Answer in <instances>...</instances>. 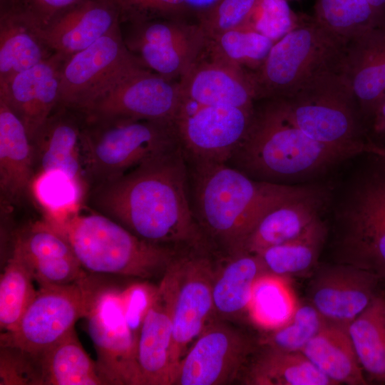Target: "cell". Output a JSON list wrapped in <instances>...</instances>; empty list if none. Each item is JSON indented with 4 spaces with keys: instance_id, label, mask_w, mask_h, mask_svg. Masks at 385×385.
Masks as SVG:
<instances>
[{
    "instance_id": "7a4b0ae2",
    "label": "cell",
    "mask_w": 385,
    "mask_h": 385,
    "mask_svg": "<svg viewBox=\"0 0 385 385\" xmlns=\"http://www.w3.org/2000/svg\"><path fill=\"white\" fill-rule=\"evenodd\" d=\"M187 163L196 220L210 247H217L226 256L240 252L271 210L320 190L257 180L227 163Z\"/></svg>"
},
{
    "instance_id": "52a82bcc",
    "label": "cell",
    "mask_w": 385,
    "mask_h": 385,
    "mask_svg": "<svg viewBox=\"0 0 385 385\" xmlns=\"http://www.w3.org/2000/svg\"><path fill=\"white\" fill-rule=\"evenodd\" d=\"M282 100L295 125L312 139L356 154L364 153L361 112L339 68L317 76Z\"/></svg>"
},
{
    "instance_id": "f546056e",
    "label": "cell",
    "mask_w": 385,
    "mask_h": 385,
    "mask_svg": "<svg viewBox=\"0 0 385 385\" xmlns=\"http://www.w3.org/2000/svg\"><path fill=\"white\" fill-rule=\"evenodd\" d=\"M36 358L41 385L104 384L75 329Z\"/></svg>"
},
{
    "instance_id": "4dcf8cb0",
    "label": "cell",
    "mask_w": 385,
    "mask_h": 385,
    "mask_svg": "<svg viewBox=\"0 0 385 385\" xmlns=\"http://www.w3.org/2000/svg\"><path fill=\"white\" fill-rule=\"evenodd\" d=\"M327 236V227L320 217L294 239L265 249L257 255L266 274L284 278L314 271Z\"/></svg>"
},
{
    "instance_id": "83f0119b",
    "label": "cell",
    "mask_w": 385,
    "mask_h": 385,
    "mask_svg": "<svg viewBox=\"0 0 385 385\" xmlns=\"http://www.w3.org/2000/svg\"><path fill=\"white\" fill-rule=\"evenodd\" d=\"M344 217L346 229L339 244V262L367 270L385 283V221L351 206Z\"/></svg>"
},
{
    "instance_id": "9a60e30c",
    "label": "cell",
    "mask_w": 385,
    "mask_h": 385,
    "mask_svg": "<svg viewBox=\"0 0 385 385\" xmlns=\"http://www.w3.org/2000/svg\"><path fill=\"white\" fill-rule=\"evenodd\" d=\"M309 284V302L329 323L347 328L379 293V278L353 265L318 267Z\"/></svg>"
},
{
    "instance_id": "277c9868",
    "label": "cell",
    "mask_w": 385,
    "mask_h": 385,
    "mask_svg": "<svg viewBox=\"0 0 385 385\" xmlns=\"http://www.w3.org/2000/svg\"><path fill=\"white\" fill-rule=\"evenodd\" d=\"M90 209L81 212L78 207L48 221L65 236L87 272L140 279L164 274L178 249L142 240L113 220Z\"/></svg>"
},
{
    "instance_id": "9c48e42d",
    "label": "cell",
    "mask_w": 385,
    "mask_h": 385,
    "mask_svg": "<svg viewBox=\"0 0 385 385\" xmlns=\"http://www.w3.org/2000/svg\"><path fill=\"white\" fill-rule=\"evenodd\" d=\"M99 288L88 275L68 285L40 287L16 327L1 334V346L42 354L86 318Z\"/></svg>"
},
{
    "instance_id": "44dd1931",
    "label": "cell",
    "mask_w": 385,
    "mask_h": 385,
    "mask_svg": "<svg viewBox=\"0 0 385 385\" xmlns=\"http://www.w3.org/2000/svg\"><path fill=\"white\" fill-rule=\"evenodd\" d=\"M120 24L115 0H80L58 14L43 34L54 53L68 58Z\"/></svg>"
},
{
    "instance_id": "5b68a950",
    "label": "cell",
    "mask_w": 385,
    "mask_h": 385,
    "mask_svg": "<svg viewBox=\"0 0 385 385\" xmlns=\"http://www.w3.org/2000/svg\"><path fill=\"white\" fill-rule=\"evenodd\" d=\"M178 147L173 123L83 116L81 152L88 190Z\"/></svg>"
},
{
    "instance_id": "4fadbf2b",
    "label": "cell",
    "mask_w": 385,
    "mask_h": 385,
    "mask_svg": "<svg viewBox=\"0 0 385 385\" xmlns=\"http://www.w3.org/2000/svg\"><path fill=\"white\" fill-rule=\"evenodd\" d=\"M104 384H135L138 332L127 319L122 292L100 287L86 317Z\"/></svg>"
},
{
    "instance_id": "2e32d148",
    "label": "cell",
    "mask_w": 385,
    "mask_h": 385,
    "mask_svg": "<svg viewBox=\"0 0 385 385\" xmlns=\"http://www.w3.org/2000/svg\"><path fill=\"white\" fill-rule=\"evenodd\" d=\"M83 116L57 106L31 138L34 178L61 171L68 176L86 197L88 187L81 150Z\"/></svg>"
},
{
    "instance_id": "ba28073f",
    "label": "cell",
    "mask_w": 385,
    "mask_h": 385,
    "mask_svg": "<svg viewBox=\"0 0 385 385\" xmlns=\"http://www.w3.org/2000/svg\"><path fill=\"white\" fill-rule=\"evenodd\" d=\"M210 252L192 247L178 250L160 281L170 303L174 376L191 344L214 319L215 267Z\"/></svg>"
},
{
    "instance_id": "cb8c5ba5",
    "label": "cell",
    "mask_w": 385,
    "mask_h": 385,
    "mask_svg": "<svg viewBox=\"0 0 385 385\" xmlns=\"http://www.w3.org/2000/svg\"><path fill=\"white\" fill-rule=\"evenodd\" d=\"M327 200V191L320 189L312 195L274 207L259 221L238 253L257 255L268 247L294 239L321 217Z\"/></svg>"
},
{
    "instance_id": "74e56055",
    "label": "cell",
    "mask_w": 385,
    "mask_h": 385,
    "mask_svg": "<svg viewBox=\"0 0 385 385\" xmlns=\"http://www.w3.org/2000/svg\"><path fill=\"white\" fill-rule=\"evenodd\" d=\"M283 279L264 275L253 291L250 310L258 322L272 329L287 322L297 305Z\"/></svg>"
},
{
    "instance_id": "3957f363",
    "label": "cell",
    "mask_w": 385,
    "mask_h": 385,
    "mask_svg": "<svg viewBox=\"0 0 385 385\" xmlns=\"http://www.w3.org/2000/svg\"><path fill=\"white\" fill-rule=\"evenodd\" d=\"M270 100L254 108L247 133L227 164L255 180L284 184L356 155L312 139L295 125L282 99Z\"/></svg>"
},
{
    "instance_id": "d6986e66",
    "label": "cell",
    "mask_w": 385,
    "mask_h": 385,
    "mask_svg": "<svg viewBox=\"0 0 385 385\" xmlns=\"http://www.w3.org/2000/svg\"><path fill=\"white\" fill-rule=\"evenodd\" d=\"M339 71L363 114L374 115L385 98V24L349 42Z\"/></svg>"
},
{
    "instance_id": "e0dca14e",
    "label": "cell",
    "mask_w": 385,
    "mask_h": 385,
    "mask_svg": "<svg viewBox=\"0 0 385 385\" xmlns=\"http://www.w3.org/2000/svg\"><path fill=\"white\" fill-rule=\"evenodd\" d=\"M66 59L54 53L0 84V100L23 123L30 140L58 105L61 71Z\"/></svg>"
},
{
    "instance_id": "7402d4cb",
    "label": "cell",
    "mask_w": 385,
    "mask_h": 385,
    "mask_svg": "<svg viewBox=\"0 0 385 385\" xmlns=\"http://www.w3.org/2000/svg\"><path fill=\"white\" fill-rule=\"evenodd\" d=\"M180 83L184 99L201 105L254 109L253 101L257 99L251 76L212 55L210 61H196Z\"/></svg>"
},
{
    "instance_id": "6da1fadb",
    "label": "cell",
    "mask_w": 385,
    "mask_h": 385,
    "mask_svg": "<svg viewBox=\"0 0 385 385\" xmlns=\"http://www.w3.org/2000/svg\"><path fill=\"white\" fill-rule=\"evenodd\" d=\"M85 198L90 208L147 242L211 250L195 217L180 146L92 187Z\"/></svg>"
},
{
    "instance_id": "7c38bea8",
    "label": "cell",
    "mask_w": 385,
    "mask_h": 385,
    "mask_svg": "<svg viewBox=\"0 0 385 385\" xmlns=\"http://www.w3.org/2000/svg\"><path fill=\"white\" fill-rule=\"evenodd\" d=\"M256 343L226 320L212 319L181 360L173 385H225L241 380Z\"/></svg>"
},
{
    "instance_id": "5bb4252c",
    "label": "cell",
    "mask_w": 385,
    "mask_h": 385,
    "mask_svg": "<svg viewBox=\"0 0 385 385\" xmlns=\"http://www.w3.org/2000/svg\"><path fill=\"white\" fill-rule=\"evenodd\" d=\"M184 100L180 83L148 69L118 82L82 115L87 119L173 123Z\"/></svg>"
},
{
    "instance_id": "ffe728a7",
    "label": "cell",
    "mask_w": 385,
    "mask_h": 385,
    "mask_svg": "<svg viewBox=\"0 0 385 385\" xmlns=\"http://www.w3.org/2000/svg\"><path fill=\"white\" fill-rule=\"evenodd\" d=\"M172 344L170 303L160 283L139 329L135 354L138 385H173Z\"/></svg>"
},
{
    "instance_id": "b9f144b4",
    "label": "cell",
    "mask_w": 385,
    "mask_h": 385,
    "mask_svg": "<svg viewBox=\"0 0 385 385\" xmlns=\"http://www.w3.org/2000/svg\"><path fill=\"white\" fill-rule=\"evenodd\" d=\"M257 0H215L201 14L200 24L206 38L245 24Z\"/></svg>"
},
{
    "instance_id": "484cf974",
    "label": "cell",
    "mask_w": 385,
    "mask_h": 385,
    "mask_svg": "<svg viewBox=\"0 0 385 385\" xmlns=\"http://www.w3.org/2000/svg\"><path fill=\"white\" fill-rule=\"evenodd\" d=\"M266 272L257 255L241 252L230 256L215 268L212 283L214 316L237 319L250 310L257 282Z\"/></svg>"
},
{
    "instance_id": "d4e9b609",
    "label": "cell",
    "mask_w": 385,
    "mask_h": 385,
    "mask_svg": "<svg viewBox=\"0 0 385 385\" xmlns=\"http://www.w3.org/2000/svg\"><path fill=\"white\" fill-rule=\"evenodd\" d=\"M34 179L30 139L21 120L0 100V188L4 201H18Z\"/></svg>"
},
{
    "instance_id": "8992f818",
    "label": "cell",
    "mask_w": 385,
    "mask_h": 385,
    "mask_svg": "<svg viewBox=\"0 0 385 385\" xmlns=\"http://www.w3.org/2000/svg\"><path fill=\"white\" fill-rule=\"evenodd\" d=\"M345 46L314 16L300 17L251 76L257 98H287L317 76L339 68Z\"/></svg>"
},
{
    "instance_id": "ac0fdd59",
    "label": "cell",
    "mask_w": 385,
    "mask_h": 385,
    "mask_svg": "<svg viewBox=\"0 0 385 385\" xmlns=\"http://www.w3.org/2000/svg\"><path fill=\"white\" fill-rule=\"evenodd\" d=\"M14 246L40 287L68 285L88 275L67 239L47 220L19 232Z\"/></svg>"
},
{
    "instance_id": "4316f807",
    "label": "cell",
    "mask_w": 385,
    "mask_h": 385,
    "mask_svg": "<svg viewBox=\"0 0 385 385\" xmlns=\"http://www.w3.org/2000/svg\"><path fill=\"white\" fill-rule=\"evenodd\" d=\"M301 352L335 385H366L346 327L328 323Z\"/></svg>"
},
{
    "instance_id": "1f68e13d",
    "label": "cell",
    "mask_w": 385,
    "mask_h": 385,
    "mask_svg": "<svg viewBox=\"0 0 385 385\" xmlns=\"http://www.w3.org/2000/svg\"><path fill=\"white\" fill-rule=\"evenodd\" d=\"M346 329L367 381L385 384V294L379 292Z\"/></svg>"
},
{
    "instance_id": "f35d334b",
    "label": "cell",
    "mask_w": 385,
    "mask_h": 385,
    "mask_svg": "<svg viewBox=\"0 0 385 385\" xmlns=\"http://www.w3.org/2000/svg\"><path fill=\"white\" fill-rule=\"evenodd\" d=\"M31 191L46 210L48 220L59 218L79 207L84 198L72 180L61 171H51L34 178Z\"/></svg>"
},
{
    "instance_id": "8fae6325",
    "label": "cell",
    "mask_w": 385,
    "mask_h": 385,
    "mask_svg": "<svg viewBox=\"0 0 385 385\" xmlns=\"http://www.w3.org/2000/svg\"><path fill=\"white\" fill-rule=\"evenodd\" d=\"M253 112L184 99L173 125L186 160L227 163L246 135Z\"/></svg>"
},
{
    "instance_id": "30bf717a",
    "label": "cell",
    "mask_w": 385,
    "mask_h": 385,
    "mask_svg": "<svg viewBox=\"0 0 385 385\" xmlns=\"http://www.w3.org/2000/svg\"><path fill=\"white\" fill-rule=\"evenodd\" d=\"M120 25L67 58L62 68L57 106L82 114L118 82L146 69L125 45Z\"/></svg>"
},
{
    "instance_id": "60d3db41",
    "label": "cell",
    "mask_w": 385,
    "mask_h": 385,
    "mask_svg": "<svg viewBox=\"0 0 385 385\" xmlns=\"http://www.w3.org/2000/svg\"><path fill=\"white\" fill-rule=\"evenodd\" d=\"M299 20L286 0H257L243 25L275 42L295 28Z\"/></svg>"
},
{
    "instance_id": "836d02e7",
    "label": "cell",
    "mask_w": 385,
    "mask_h": 385,
    "mask_svg": "<svg viewBox=\"0 0 385 385\" xmlns=\"http://www.w3.org/2000/svg\"><path fill=\"white\" fill-rule=\"evenodd\" d=\"M34 279L16 247L1 274L0 328L10 332L18 325L26 309L36 295Z\"/></svg>"
},
{
    "instance_id": "d6a6232c",
    "label": "cell",
    "mask_w": 385,
    "mask_h": 385,
    "mask_svg": "<svg viewBox=\"0 0 385 385\" xmlns=\"http://www.w3.org/2000/svg\"><path fill=\"white\" fill-rule=\"evenodd\" d=\"M314 18L346 45L385 24V16L366 0H317Z\"/></svg>"
},
{
    "instance_id": "e575fe53",
    "label": "cell",
    "mask_w": 385,
    "mask_h": 385,
    "mask_svg": "<svg viewBox=\"0 0 385 385\" xmlns=\"http://www.w3.org/2000/svg\"><path fill=\"white\" fill-rule=\"evenodd\" d=\"M211 55L243 69L257 68L268 55L274 41L242 25L210 39Z\"/></svg>"
},
{
    "instance_id": "f6af8a7d",
    "label": "cell",
    "mask_w": 385,
    "mask_h": 385,
    "mask_svg": "<svg viewBox=\"0 0 385 385\" xmlns=\"http://www.w3.org/2000/svg\"><path fill=\"white\" fill-rule=\"evenodd\" d=\"M373 116L374 131L385 137V98L380 103Z\"/></svg>"
},
{
    "instance_id": "f1b7e54d",
    "label": "cell",
    "mask_w": 385,
    "mask_h": 385,
    "mask_svg": "<svg viewBox=\"0 0 385 385\" xmlns=\"http://www.w3.org/2000/svg\"><path fill=\"white\" fill-rule=\"evenodd\" d=\"M241 381L250 385H335L301 352L260 346Z\"/></svg>"
},
{
    "instance_id": "d590c367",
    "label": "cell",
    "mask_w": 385,
    "mask_h": 385,
    "mask_svg": "<svg viewBox=\"0 0 385 385\" xmlns=\"http://www.w3.org/2000/svg\"><path fill=\"white\" fill-rule=\"evenodd\" d=\"M329 322L308 301L298 304L289 319L264 334L258 345L289 351H301Z\"/></svg>"
},
{
    "instance_id": "603a6c76",
    "label": "cell",
    "mask_w": 385,
    "mask_h": 385,
    "mask_svg": "<svg viewBox=\"0 0 385 385\" xmlns=\"http://www.w3.org/2000/svg\"><path fill=\"white\" fill-rule=\"evenodd\" d=\"M43 30L17 0H0V84L51 56Z\"/></svg>"
},
{
    "instance_id": "7bdbcfd3",
    "label": "cell",
    "mask_w": 385,
    "mask_h": 385,
    "mask_svg": "<svg viewBox=\"0 0 385 385\" xmlns=\"http://www.w3.org/2000/svg\"><path fill=\"white\" fill-rule=\"evenodd\" d=\"M124 21L135 22L179 14L188 8V0H115Z\"/></svg>"
},
{
    "instance_id": "ab89813d",
    "label": "cell",
    "mask_w": 385,
    "mask_h": 385,
    "mask_svg": "<svg viewBox=\"0 0 385 385\" xmlns=\"http://www.w3.org/2000/svg\"><path fill=\"white\" fill-rule=\"evenodd\" d=\"M132 30L123 37L127 47L141 43L170 46L205 37L200 26L157 21L151 19L130 22Z\"/></svg>"
},
{
    "instance_id": "8d00e7d4",
    "label": "cell",
    "mask_w": 385,
    "mask_h": 385,
    "mask_svg": "<svg viewBox=\"0 0 385 385\" xmlns=\"http://www.w3.org/2000/svg\"><path fill=\"white\" fill-rule=\"evenodd\" d=\"M205 39V37H202L170 46L141 43L128 48L140 59L146 68L172 79L177 76L182 77L194 64Z\"/></svg>"
},
{
    "instance_id": "ee69618b",
    "label": "cell",
    "mask_w": 385,
    "mask_h": 385,
    "mask_svg": "<svg viewBox=\"0 0 385 385\" xmlns=\"http://www.w3.org/2000/svg\"><path fill=\"white\" fill-rule=\"evenodd\" d=\"M43 30L61 12L80 0H17Z\"/></svg>"
},
{
    "instance_id": "bcb514c9",
    "label": "cell",
    "mask_w": 385,
    "mask_h": 385,
    "mask_svg": "<svg viewBox=\"0 0 385 385\" xmlns=\"http://www.w3.org/2000/svg\"><path fill=\"white\" fill-rule=\"evenodd\" d=\"M379 14L385 16V0H366Z\"/></svg>"
}]
</instances>
